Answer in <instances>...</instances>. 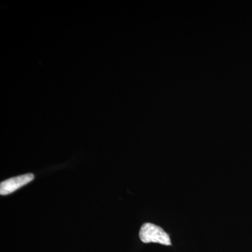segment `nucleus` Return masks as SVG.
<instances>
[{
  "label": "nucleus",
  "instance_id": "1",
  "mask_svg": "<svg viewBox=\"0 0 252 252\" xmlns=\"http://www.w3.org/2000/svg\"><path fill=\"white\" fill-rule=\"evenodd\" d=\"M141 241L144 243H155L170 246L172 245L170 236L160 226L153 223H146L141 227Z\"/></svg>",
  "mask_w": 252,
  "mask_h": 252
},
{
  "label": "nucleus",
  "instance_id": "2",
  "mask_svg": "<svg viewBox=\"0 0 252 252\" xmlns=\"http://www.w3.org/2000/svg\"><path fill=\"white\" fill-rule=\"evenodd\" d=\"M34 176L33 174L28 173L3 181L0 184V194L1 195H9L23 186L28 185L34 180Z\"/></svg>",
  "mask_w": 252,
  "mask_h": 252
}]
</instances>
